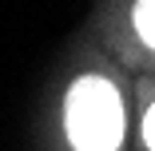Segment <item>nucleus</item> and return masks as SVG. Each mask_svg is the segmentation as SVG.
Masks as SVG:
<instances>
[{
	"label": "nucleus",
	"mask_w": 155,
	"mask_h": 151,
	"mask_svg": "<svg viewBox=\"0 0 155 151\" xmlns=\"http://www.w3.org/2000/svg\"><path fill=\"white\" fill-rule=\"evenodd\" d=\"M143 143H147V151H155V103H151V111L143 115Z\"/></svg>",
	"instance_id": "nucleus-3"
},
{
	"label": "nucleus",
	"mask_w": 155,
	"mask_h": 151,
	"mask_svg": "<svg viewBox=\"0 0 155 151\" xmlns=\"http://www.w3.org/2000/svg\"><path fill=\"white\" fill-rule=\"evenodd\" d=\"M64 127L76 151H115L123 139V103L104 76H80L64 100Z\"/></svg>",
	"instance_id": "nucleus-1"
},
{
	"label": "nucleus",
	"mask_w": 155,
	"mask_h": 151,
	"mask_svg": "<svg viewBox=\"0 0 155 151\" xmlns=\"http://www.w3.org/2000/svg\"><path fill=\"white\" fill-rule=\"evenodd\" d=\"M135 32L147 48H155V0H135Z\"/></svg>",
	"instance_id": "nucleus-2"
}]
</instances>
